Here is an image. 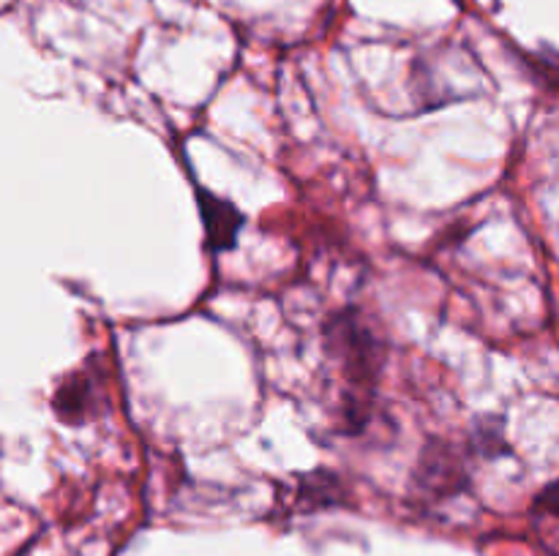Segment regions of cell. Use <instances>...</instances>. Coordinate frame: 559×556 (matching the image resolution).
Wrapping results in <instances>:
<instances>
[{
  "label": "cell",
  "instance_id": "cell-4",
  "mask_svg": "<svg viewBox=\"0 0 559 556\" xmlns=\"http://www.w3.org/2000/svg\"><path fill=\"white\" fill-rule=\"evenodd\" d=\"M538 501L546 507V510L555 512V516H559V480H555V483H551L549 488H546L544 494H540Z\"/></svg>",
  "mask_w": 559,
  "mask_h": 556
},
{
  "label": "cell",
  "instance_id": "cell-1",
  "mask_svg": "<svg viewBox=\"0 0 559 556\" xmlns=\"http://www.w3.org/2000/svg\"><path fill=\"white\" fill-rule=\"evenodd\" d=\"M331 349L353 379L374 382L380 371V347L353 314H344L331 325Z\"/></svg>",
  "mask_w": 559,
  "mask_h": 556
},
{
  "label": "cell",
  "instance_id": "cell-2",
  "mask_svg": "<svg viewBox=\"0 0 559 556\" xmlns=\"http://www.w3.org/2000/svg\"><path fill=\"white\" fill-rule=\"evenodd\" d=\"M197 205H200L202 227H205V240L211 251L222 254L238 243V232L243 227V213L233 205V202L222 200V196L211 194L205 185L194 183Z\"/></svg>",
  "mask_w": 559,
  "mask_h": 556
},
{
  "label": "cell",
  "instance_id": "cell-3",
  "mask_svg": "<svg viewBox=\"0 0 559 556\" xmlns=\"http://www.w3.org/2000/svg\"><path fill=\"white\" fill-rule=\"evenodd\" d=\"M96 382L87 374H71L55 392V412L66 423H85L87 418L96 414Z\"/></svg>",
  "mask_w": 559,
  "mask_h": 556
}]
</instances>
